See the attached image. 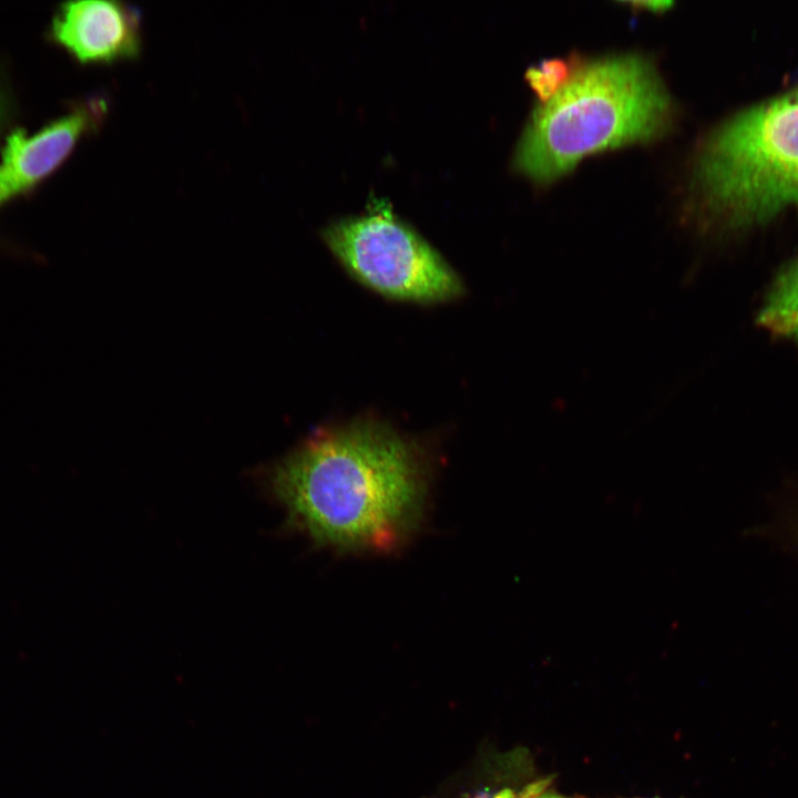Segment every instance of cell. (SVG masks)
Here are the masks:
<instances>
[{"label":"cell","mask_w":798,"mask_h":798,"mask_svg":"<svg viewBox=\"0 0 798 798\" xmlns=\"http://www.w3.org/2000/svg\"><path fill=\"white\" fill-rule=\"evenodd\" d=\"M674 115L672 96L647 57L575 58L565 85L534 109L514 167L536 183H550L589 154L664 136Z\"/></svg>","instance_id":"7a4b0ae2"},{"label":"cell","mask_w":798,"mask_h":798,"mask_svg":"<svg viewBox=\"0 0 798 798\" xmlns=\"http://www.w3.org/2000/svg\"><path fill=\"white\" fill-rule=\"evenodd\" d=\"M533 798H564V797H560V796H555V795H544V796H539V797H533Z\"/></svg>","instance_id":"7c38bea8"},{"label":"cell","mask_w":798,"mask_h":798,"mask_svg":"<svg viewBox=\"0 0 798 798\" xmlns=\"http://www.w3.org/2000/svg\"><path fill=\"white\" fill-rule=\"evenodd\" d=\"M777 533L790 550L798 553V498L791 501L777 523Z\"/></svg>","instance_id":"9c48e42d"},{"label":"cell","mask_w":798,"mask_h":798,"mask_svg":"<svg viewBox=\"0 0 798 798\" xmlns=\"http://www.w3.org/2000/svg\"><path fill=\"white\" fill-rule=\"evenodd\" d=\"M690 188L702 229L745 226L798 205V88L717 126L697 151Z\"/></svg>","instance_id":"3957f363"},{"label":"cell","mask_w":798,"mask_h":798,"mask_svg":"<svg viewBox=\"0 0 798 798\" xmlns=\"http://www.w3.org/2000/svg\"><path fill=\"white\" fill-rule=\"evenodd\" d=\"M9 124V100L6 91L0 84V149L10 131H7Z\"/></svg>","instance_id":"30bf717a"},{"label":"cell","mask_w":798,"mask_h":798,"mask_svg":"<svg viewBox=\"0 0 798 798\" xmlns=\"http://www.w3.org/2000/svg\"><path fill=\"white\" fill-rule=\"evenodd\" d=\"M632 4L635 7H638L640 9L663 11V10H666L668 7H671L673 3L671 1H640V2H632Z\"/></svg>","instance_id":"8fae6325"},{"label":"cell","mask_w":798,"mask_h":798,"mask_svg":"<svg viewBox=\"0 0 798 798\" xmlns=\"http://www.w3.org/2000/svg\"><path fill=\"white\" fill-rule=\"evenodd\" d=\"M323 237L351 275L389 298L434 303L462 293L457 273L382 201L330 223Z\"/></svg>","instance_id":"277c9868"},{"label":"cell","mask_w":798,"mask_h":798,"mask_svg":"<svg viewBox=\"0 0 798 798\" xmlns=\"http://www.w3.org/2000/svg\"><path fill=\"white\" fill-rule=\"evenodd\" d=\"M252 478L287 526L346 552L399 548L419 528L429 491L416 444L375 421L318 430Z\"/></svg>","instance_id":"6da1fadb"},{"label":"cell","mask_w":798,"mask_h":798,"mask_svg":"<svg viewBox=\"0 0 798 798\" xmlns=\"http://www.w3.org/2000/svg\"><path fill=\"white\" fill-rule=\"evenodd\" d=\"M575 59H546L528 69L525 79L539 96L540 103L552 99L569 81Z\"/></svg>","instance_id":"ba28073f"},{"label":"cell","mask_w":798,"mask_h":798,"mask_svg":"<svg viewBox=\"0 0 798 798\" xmlns=\"http://www.w3.org/2000/svg\"><path fill=\"white\" fill-rule=\"evenodd\" d=\"M50 35L83 65L133 61L143 50L141 12L121 1L62 3L52 19Z\"/></svg>","instance_id":"8992f818"},{"label":"cell","mask_w":798,"mask_h":798,"mask_svg":"<svg viewBox=\"0 0 798 798\" xmlns=\"http://www.w3.org/2000/svg\"><path fill=\"white\" fill-rule=\"evenodd\" d=\"M109 111V98L95 94L34 133L11 130L0 149V206L57 171L83 139L101 130Z\"/></svg>","instance_id":"5b68a950"},{"label":"cell","mask_w":798,"mask_h":798,"mask_svg":"<svg viewBox=\"0 0 798 798\" xmlns=\"http://www.w3.org/2000/svg\"><path fill=\"white\" fill-rule=\"evenodd\" d=\"M770 332L798 341V260L776 279L758 315Z\"/></svg>","instance_id":"52a82bcc"}]
</instances>
